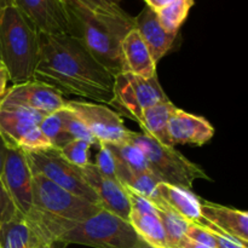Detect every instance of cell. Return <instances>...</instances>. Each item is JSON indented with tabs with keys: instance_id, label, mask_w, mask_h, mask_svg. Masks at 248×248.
I'll use <instances>...</instances> for the list:
<instances>
[{
	"instance_id": "6da1fadb",
	"label": "cell",
	"mask_w": 248,
	"mask_h": 248,
	"mask_svg": "<svg viewBox=\"0 0 248 248\" xmlns=\"http://www.w3.org/2000/svg\"><path fill=\"white\" fill-rule=\"evenodd\" d=\"M33 80L61 93L110 106L115 77L69 34L39 33L38 62Z\"/></svg>"
},
{
	"instance_id": "7a4b0ae2",
	"label": "cell",
	"mask_w": 248,
	"mask_h": 248,
	"mask_svg": "<svg viewBox=\"0 0 248 248\" xmlns=\"http://www.w3.org/2000/svg\"><path fill=\"white\" fill-rule=\"evenodd\" d=\"M65 10L70 35L111 74H120V44L135 28V18L120 5L106 0H61Z\"/></svg>"
},
{
	"instance_id": "3957f363",
	"label": "cell",
	"mask_w": 248,
	"mask_h": 248,
	"mask_svg": "<svg viewBox=\"0 0 248 248\" xmlns=\"http://www.w3.org/2000/svg\"><path fill=\"white\" fill-rule=\"evenodd\" d=\"M101 208L33 173V206L24 220L39 241L53 245Z\"/></svg>"
},
{
	"instance_id": "277c9868",
	"label": "cell",
	"mask_w": 248,
	"mask_h": 248,
	"mask_svg": "<svg viewBox=\"0 0 248 248\" xmlns=\"http://www.w3.org/2000/svg\"><path fill=\"white\" fill-rule=\"evenodd\" d=\"M39 33L15 5L0 10V63L12 84L33 79L38 62Z\"/></svg>"
},
{
	"instance_id": "5b68a950",
	"label": "cell",
	"mask_w": 248,
	"mask_h": 248,
	"mask_svg": "<svg viewBox=\"0 0 248 248\" xmlns=\"http://www.w3.org/2000/svg\"><path fill=\"white\" fill-rule=\"evenodd\" d=\"M128 140L142 150L150 172L159 182L191 190L196 179L211 181L199 165L186 159L174 147L162 144L144 133L133 131H131Z\"/></svg>"
},
{
	"instance_id": "8992f818",
	"label": "cell",
	"mask_w": 248,
	"mask_h": 248,
	"mask_svg": "<svg viewBox=\"0 0 248 248\" xmlns=\"http://www.w3.org/2000/svg\"><path fill=\"white\" fill-rule=\"evenodd\" d=\"M140 241L128 220L103 208L60 239L62 244L94 248H131L137 246Z\"/></svg>"
},
{
	"instance_id": "52a82bcc",
	"label": "cell",
	"mask_w": 248,
	"mask_h": 248,
	"mask_svg": "<svg viewBox=\"0 0 248 248\" xmlns=\"http://www.w3.org/2000/svg\"><path fill=\"white\" fill-rule=\"evenodd\" d=\"M169 99L156 75L149 79L130 73L115 75L114 97L110 106L115 108L120 116H127L138 124L144 109Z\"/></svg>"
},
{
	"instance_id": "ba28073f",
	"label": "cell",
	"mask_w": 248,
	"mask_h": 248,
	"mask_svg": "<svg viewBox=\"0 0 248 248\" xmlns=\"http://www.w3.org/2000/svg\"><path fill=\"white\" fill-rule=\"evenodd\" d=\"M24 154L33 173L41 174L69 193L101 206L97 194L82 176L81 169L69 164L58 149L47 148L36 152H24Z\"/></svg>"
},
{
	"instance_id": "9c48e42d",
	"label": "cell",
	"mask_w": 248,
	"mask_h": 248,
	"mask_svg": "<svg viewBox=\"0 0 248 248\" xmlns=\"http://www.w3.org/2000/svg\"><path fill=\"white\" fill-rule=\"evenodd\" d=\"M65 107L81 119L97 145H116L128 142L131 131L126 128L123 118L109 107L85 101H67Z\"/></svg>"
},
{
	"instance_id": "30bf717a",
	"label": "cell",
	"mask_w": 248,
	"mask_h": 248,
	"mask_svg": "<svg viewBox=\"0 0 248 248\" xmlns=\"http://www.w3.org/2000/svg\"><path fill=\"white\" fill-rule=\"evenodd\" d=\"M0 178L18 213L24 218L33 206V172L23 150L6 148Z\"/></svg>"
},
{
	"instance_id": "8fae6325",
	"label": "cell",
	"mask_w": 248,
	"mask_h": 248,
	"mask_svg": "<svg viewBox=\"0 0 248 248\" xmlns=\"http://www.w3.org/2000/svg\"><path fill=\"white\" fill-rule=\"evenodd\" d=\"M1 99L38 111L45 116L61 110L67 102L55 87L33 79L21 84H14L7 89Z\"/></svg>"
},
{
	"instance_id": "7c38bea8",
	"label": "cell",
	"mask_w": 248,
	"mask_h": 248,
	"mask_svg": "<svg viewBox=\"0 0 248 248\" xmlns=\"http://www.w3.org/2000/svg\"><path fill=\"white\" fill-rule=\"evenodd\" d=\"M38 33L69 34L65 10L61 0H12Z\"/></svg>"
},
{
	"instance_id": "4fadbf2b",
	"label": "cell",
	"mask_w": 248,
	"mask_h": 248,
	"mask_svg": "<svg viewBox=\"0 0 248 248\" xmlns=\"http://www.w3.org/2000/svg\"><path fill=\"white\" fill-rule=\"evenodd\" d=\"M156 191L157 198H159L157 208L177 213L186 220H188L189 223L201 225V227L213 230V232H222L212 223L202 217L200 210L201 198L195 195L191 190L159 182Z\"/></svg>"
},
{
	"instance_id": "5bb4252c",
	"label": "cell",
	"mask_w": 248,
	"mask_h": 248,
	"mask_svg": "<svg viewBox=\"0 0 248 248\" xmlns=\"http://www.w3.org/2000/svg\"><path fill=\"white\" fill-rule=\"evenodd\" d=\"M81 172L87 184L98 196L101 207L128 220L131 208L125 186L119 181L103 176L92 162L82 167Z\"/></svg>"
},
{
	"instance_id": "9a60e30c",
	"label": "cell",
	"mask_w": 248,
	"mask_h": 248,
	"mask_svg": "<svg viewBox=\"0 0 248 248\" xmlns=\"http://www.w3.org/2000/svg\"><path fill=\"white\" fill-rule=\"evenodd\" d=\"M43 114L0 99V137L6 147L18 148L22 138L40 125Z\"/></svg>"
},
{
	"instance_id": "2e32d148",
	"label": "cell",
	"mask_w": 248,
	"mask_h": 248,
	"mask_svg": "<svg viewBox=\"0 0 248 248\" xmlns=\"http://www.w3.org/2000/svg\"><path fill=\"white\" fill-rule=\"evenodd\" d=\"M169 138L172 147L177 144L203 145L215 136V128L205 118L177 108L169 121Z\"/></svg>"
},
{
	"instance_id": "e0dca14e",
	"label": "cell",
	"mask_w": 248,
	"mask_h": 248,
	"mask_svg": "<svg viewBox=\"0 0 248 248\" xmlns=\"http://www.w3.org/2000/svg\"><path fill=\"white\" fill-rule=\"evenodd\" d=\"M120 56L121 73H130L145 79L156 75V63L136 28L131 29L121 40Z\"/></svg>"
},
{
	"instance_id": "ac0fdd59",
	"label": "cell",
	"mask_w": 248,
	"mask_h": 248,
	"mask_svg": "<svg viewBox=\"0 0 248 248\" xmlns=\"http://www.w3.org/2000/svg\"><path fill=\"white\" fill-rule=\"evenodd\" d=\"M135 18V28L147 45L153 61L157 64L160 60L171 50L178 34L169 33L157 18L156 12L145 5L144 9Z\"/></svg>"
},
{
	"instance_id": "d6986e66",
	"label": "cell",
	"mask_w": 248,
	"mask_h": 248,
	"mask_svg": "<svg viewBox=\"0 0 248 248\" xmlns=\"http://www.w3.org/2000/svg\"><path fill=\"white\" fill-rule=\"evenodd\" d=\"M201 215L217 229L248 244V213L201 199Z\"/></svg>"
},
{
	"instance_id": "ffe728a7",
	"label": "cell",
	"mask_w": 248,
	"mask_h": 248,
	"mask_svg": "<svg viewBox=\"0 0 248 248\" xmlns=\"http://www.w3.org/2000/svg\"><path fill=\"white\" fill-rule=\"evenodd\" d=\"M176 109L177 107L172 103L171 99L160 102L144 109L138 123L142 128V133L154 138L162 144L171 145L167 128H169L170 118Z\"/></svg>"
},
{
	"instance_id": "44dd1931",
	"label": "cell",
	"mask_w": 248,
	"mask_h": 248,
	"mask_svg": "<svg viewBox=\"0 0 248 248\" xmlns=\"http://www.w3.org/2000/svg\"><path fill=\"white\" fill-rule=\"evenodd\" d=\"M128 223L140 240L154 248H169L164 227L157 215L130 212Z\"/></svg>"
},
{
	"instance_id": "7402d4cb",
	"label": "cell",
	"mask_w": 248,
	"mask_h": 248,
	"mask_svg": "<svg viewBox=\"0 0 248 248\" xmlns=\"http://www.w3.org/2000/svg\"><path fill=\"white\" fill-rule=\"evenodd\" d=\"M39 244L43 242L36 239L22 216L0 227V248H35Z\"/></svg>"
},
{
	"instance_id": "603a6c76",
	"label": "cell",
	"mask_w": 248,
	"mask_h": 248,
	"mask_svg": "<svg viewBox=\"0 0 248 248\" xmlns=\"http://www.w3.org/2000/svg\"><path fill=\"white\" fill-rule=\"evenodd\" d=\"M194 0H173L171 4L156 12L157 18L164 29L169 33L178 34L182 24L188 17L189 11L194 6Z\"/></svg>"
},
{
	"instance_id": "cb8c5ba5",
	"label": "cell",
	"mask_w": 248,
	"mask_h": 248,
	"mask_svg": "<svg viewBox=\"0 0 248 248\" xmlns=\"http://www.w3.org/2000/svg\"><path fill=\"white\" fill-rule=\"evenodd\" d=\"M113 153L115 159L120 161L121 164L125 165L130 170L137 172H147V173H152L150 172L149 166H148V161L145 159L144 154L142 150L133 144L132 142H126L123 144L116 145H107Z\"/></svg>"
},
{
	"instance_id": "d4e9b609",
	"label": "cell",
	"mask_w": 248,
	"mask_h": 248,
	"mask_svg": "<svg viewBox=\"0 0 248 248\" xmlns=\"http://www.w3.org/2000/svg\"><path fill=\"white\" fill-rule=\"evenodd\" d=\"M160 220L164 227L165 234H166L167 246L169 248H178L179 245L186 239V232L188 228L189 222L183 217L171 211L160 210L157 211Z\"/></svg>"
},
{
	"instance_id": "484cf974",
	"label": "cell",
	"mask_w": 248,
	"mask_h": 248,
	"mask_svg": "<svg viewBox=\"0 0 248 248\" xmlns=\"http://www.w3.org/2000/svg\"><path fill=\"white\" fill-rule=\"evenodd\" d=\"M39 127L43 131L44 135L48 138L52 148H56V149H61L63 145L72 140L63 128L60 110L50 114V115L44 116Z\"/></svg>"
},
{
	"instance_id": "4316f807",
	"label": "cell",
	"mask_w": 248,
	"mask_h": 248,
	"mask_svg": "<svg viewBox=\"0 0 248 248\" xmlns=\"http://www.w3.org/2000/svg\"><path fill=\"white\" fill-rule=\"evenodd\" d=\"M60 114L61 119H62L63 128H64L65 133L70 137V140H82L91 143L92 145H97V142L94 140V138L92 137L89 128L86 127V125L82 123L81 119H80L77 114L73 113V111L70 110L69 108H67L65 106L61 109Z\"/></svg>"
},
{
	"instance_id": "83f0119b",
	"label": "cell",
	"mask_w": 248,
	"mask_h": 248,
	"mask_svg": "<svg viewBox=\"0 0 248 248\" xmlns=\"http://www.w3.org/2000/svg\"><path fill=\"white\" fill-rule=\"evenodd\" d=\"M91 143L82 140H72L67 144L63 145L58 152L69 164L82 169L90 164V148Z\"/></svg>"
},
{
	"instance_id": "f1b7e54d",
	"label": "cell",
	"mask_w": 248,
	"mask_h": 248,
	"mask_svg": "<svg viewBox=\"0 0 248 248\" xmlns=\"http://www.w3.org/2000/svg\"><path fill=\"white\" fill-rule=\"evenodd\" d=\"M47 148H52V145H51L48 138L44 135V132L40 130L39 126L29 131L22 138L21 143L18 145V149L23 150V152H36V150L47 149Z\"/></svg>"
},
{
	"instance_id": "f546056e",
	"label": "cell",
	"mask_w": 248,
	"mask_h": 248,
	"mask_svg": "<svg viewBox=\"0 0 248 248\" xmlns=\"http://www.w3.org/2000/svg\"><path fill=\"white\" fill-rule=\"evenodd\" d=\"M98 147H99V152L98 154H97L94 165H96L98 171L101 172L103 176L118 181V177H116L115 159H114L113 153L110 152V149H109L107 145L98 144Z\"/></svg>"
},
{
	"instance_id": "4dcf8cb0",
	"label": "cell",
	"mask_w": 248,
	"mask_h": 248,
	"mask_svg": "<svg viewBox=\"0 0 248 248\" xmlns=\"http://www.w3.org/2000/svg\"><path fill=\"white\" fill-rule=\"evenodd\" d=\"M21 216L0 178V227Z\"/></svg>"
},
{
	"instance_id": "1f68e13d",
	"label": "cell",
	"mask_w": 248,
	"mask_h": 248,
	"mask_svg": "<svg viewBox=\"0 0 248 248\" xmlns=\"http://www.w3.org/2000/svg\"><path fill=\"white\" fill-rule=\"evenodd\" d=\"M186 236L188 239L193 240V241L199 242V244L205 245V246L210 248H215V240H213L212 232L210 229L201 227V225L189 223L188 228H186Z\"/></svg>"
},
{
	"instance_id": "d6a6232c",
	"label": "cell",
	"mask_w": 248,
	"mask_h": 248,
	"mask_svg": "<svg viewBox=\"0 0 248 248\" xmlns=\"http://www.w3.org/2000/svg\"><path fill=\"white\" fill-rule=\"evenodd\" d=\"M9 81V73H7L6 68L2 65V63H0V98L6 93Z\"/></svg>"
},
{
	"instance_id": "836d02e7",
	"label": "cell",
	"mask_w": 248,
	"mask_h": 248,
	"mask_svg": "<svg viewBox=\"0 0 248 248\" xmlns=\"http://www.w3.org/2000/svg\"><path fill=\"white\" fill-rule=\"evenodd\" d=\"M147 6H149L150 9L154 10L155 12H157L159 10L164 9L165 6H167L169 4H171L173 0H144Z\"/></svg>"
},
{
	"instance_id": "e575fe53",
	"label": "cell",
	"mask_w": 248,
	"mask_h": 248,
	"mask_svg": "<svg viewBox=\"0 0 248 248\" xmlns=\"http://www.w3.org/2000/svg\"><path fill=\"white\" fill-rule=\"evenodd\" d=\"M178 248H210V247L205 246V245H201V244H199V242L193 241V240L186 237V239L183 240V242L179 245Z\"/></svg>"
},
{
	"instance_id": "d590c367",
	"label": "cell",
	"mask_w": 248,
	"mask_h": 248,
	"mask_svg": "<svg viewBox=\"0 0 248 248\" xmlns=\"http://www.w3.org/2000/svg\"><path fill=\"white\" fill-rule=\"evenodd\" d=\"M6 144L2 140V138L0 137V176H1L2 167H4V161H5V154H6Z\"/></svg>"
},
{
	"instance_id": "8d00e7d4",
	"label": "cell",
	"mask_w": 248,
	"mask_h": 248,
	"mask_svg": "<svg viewBox=\"0 0 248 248\" xmlns=\"http://www.w3.org/2000/svg\"><path fill=\"white\" fill-rule=\"evenodd\" d=\"M9 5H14L12 0H0V10L4 9L5 6H9Z\"/></svg>"
},
{
	"instance_id": "74e56055",
	"label": "cell",
	"mask_w": 248,
	"mask_h": 248,
	"mask_svg": "<svg viewBox=\"0 0 248 248\" xmlns=\"http://www.w3.org/2000/svg\"><path fill=\"white\" fill-rule=\"evenodd\" d=\"M131 248H154V247L149 246V245H148V244H145V242L143 241V240H142V241H140V244L137 245V246H135V247H131Z\"/></svg>"
},
{
	"instance_id": "f35d334b",
	"label": "cell",
	"mask_w": 248,
	"mask_h": 248,
	"mask_svg": "<svg viewBox=\"0 0 248 248\" xmlns=\"http://www.w3.org/2000/svg\"><path fill=\"white\" fill-rule=\"evenodd\" d=\"M35 248H52V245H50V244H39Z\"/></svg>"
},
{
	"instance_id": "ab89813d",
	"label": "cell",
	"mask_w": 248,
	"mask_h": 248,
	"mask_svg": "<svg viewBox=\"0 0 248 248\" xmlns=\"http://www.w3.org/2000/svg\"><path fill=\"white\" fill-rule=\"evenodd\" d=\"M106 1L111 2V4H116V5H120L121 0H106Z\"/></svg>"
}]
</instances>
